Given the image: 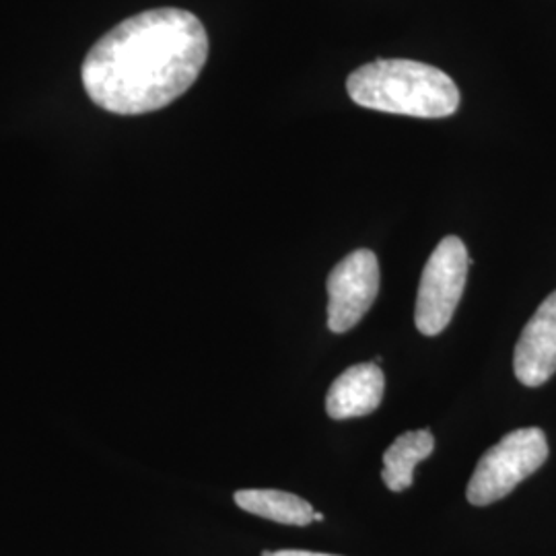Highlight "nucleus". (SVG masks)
Instances as JSON below:
<instances>
[{"instance_id": "obj_3", "label": "nucleus", "mask_w": 556, "mask_h": 556, "mask_svg": "<svg viewBox=\"0 0 556 556\" xmlns=\"http://www.w3.org/2000/svg\"><path fill=\"white\" fill-rule=\"evenodd\" d=\"M548 457L546 435L536 429H517L478 459L466 497L484 507L507 497L521 480L532 477Z\"/></svg>"}, {"instance_id": "obj_2", "label": "nucleus", "mask_w": 556, "mask_h": 556, "mask_svg": "<svg viewBox=\"0 0 556 556\" xmlns=\"http://www.w3.org/2000/svg\"><path fill=\"white\" fill-rule=\"evenodd\" d=\"M346 91L361 108L410 118H447L459 105L452 77L417 60L363 64L346 79Z\"/></svg>"}, {"instance_id": "obj_11", "label": "nucleus", "mask_w": 556, "mask_h": 556, "mask_svg": "<svg viewBox=\"0 0 556 556\" xmlns=\"http://www.w3.org/2000/svg\"><path fill=\"white\" fill-rule=\"evenodd\" d=\"M314 521H324V514H318V511H316V516H314Z\"/></svg>"}, {"instance_id": "obj_10", "label": "nucleus", "mask_w": 556, "mask_h": 556, "mask_svg": "<svg viewBox=\"0 0 556 556\" xmlns=\"http://www.w3.org/2000/svg\"><path fill=\"white\" fill-rule=\"evenodd\" d=\"M270 556H337V555H324V553H309V551H277Z\"/></svg>"}, {"instance_id": "obj_7", "label": "nucleus", "mask_w": 556, "mask_h": 556, "mask_svg": "<svg viewBox=\"0 0 556 556\" xmlns=\"http://www.w3.org/2000/svg\"><path fill=\"white\" fill-rule=\"evenodd\" d=\"M386 390L383 371L376 363H358L338 376L326 396V413L334 420L367 417L378 410Z\"/></svg>"}, {"instance_id": "obj_12", "label": "nucleus", "mask_w": 556, "mask_h": 556, "mask_svg": "<svg viewBox=\"0 0 556 556\" xmlns=\"http://www.w3.org/2000/svg\"><path fill=\"white\" fill-rule=\"evenodd\" d=\"M273 555V553H270V551H264V553H262V556H270Z\"/></svg>"}, {"instance_id": "obj_8", "label": "nucleus", "mask_w": 556, "mask_h": 556, "mask_svg": "<svg viewBox=\"0 0 556 556\" xmlns=\"http://www.w3.org/2000/svg\"><path fill=\"white\" fill-rule=\"evenodd\" d=\"M435 450V438L429 429L408 431L388 447L383 454L381 480L392 493H402L413 486L415 468Z\"/></svg>"}, {"instance_id": "obj_5", "label": "nucleus", "mask_w": 556, "mask_h": 556, "mask_svg": "<svg viewBox=\"0 0 556 556\" xmlns=\"http://www.w3.org/2000/svg\"><path fill=\"white\" fill-rule=\"evenodd\" d=\"M326 287L328 328L344 334L357 326L378 299V256L371 250H355L332 268Z\"/></svg>"}, {"instance_id": "obj_9", "label": "nucleus", "mask_w": 556, "mask_h": 556, "mask_svg": "<svg viewBox=\"0 0 556 556\" xmlns=\"http://www.w3.org/2000/svg\"><path fill=\"white\" fill-rule=\"evenodd\" d=\"M236 503L243 511L252 516L264 517L277 521L282 526H309L314 521V507L305 498L273 491V489H252V491H238Z\"/></svg>"}, {"instance_id": "obj_1", "label": "nucleus", "mask_w": 556, "mask_h": 556, "mask_svg": "<svg viewBox=\"0 0 556 556\" xmlns=\"http://www.w3.org/2000/svg\"><path fill=\"white\" fill-rule=\"evenodd\" d=\"M206 59L208 36L197 15L153 9L110 29L85 56L80 77L101 110L140 116L184 96Z\"/></svg>"}, {"instance_id": "obj_6", "label": "nucleus", "mask_w": 556, "mask_h": 556, "mask_svg": "<svg viewBox=\"0 0 556 556\" xmlns=\"http://www.w3.org/2000/svg\"><path fill=\"white\" fill-rule=\"evenodd\" d=\"M514 369L523 386L538 388L556 374V291L542 301L517 340Z\"/></svg>"}, {"instance_id": "obj_4", "label": "nucleus", "mask_w": 556, "mask_h": 556, "mask_svg": "<svg viewBox=\"0 0 556 556\" xmlns=\"http://www.w3.org/2000/svg\"><path fill=\"white\" fill-rule=\"evenodd\" d=\"M468 266L470 256L462 239L447 236L439 241L418 285L415 321L420 334L438 337L450 326L466 289Z\"/></svg>"}]
</instances>
